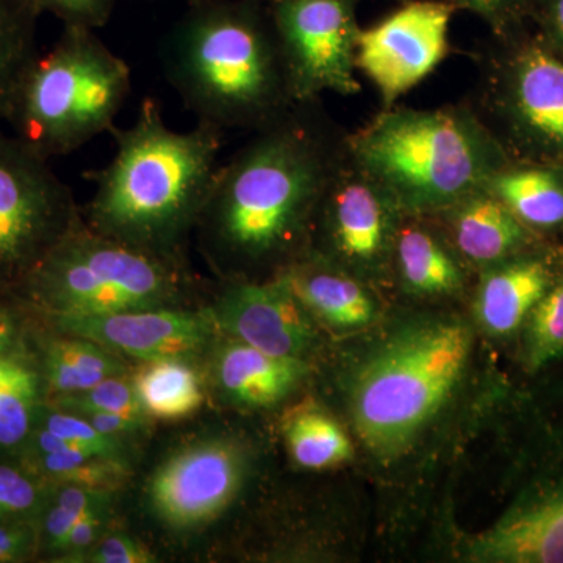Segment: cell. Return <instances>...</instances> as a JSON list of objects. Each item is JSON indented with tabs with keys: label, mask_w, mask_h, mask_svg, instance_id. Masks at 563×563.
Here are the masks:
<instances>
[{
	"label": "cell",
	"mask_w": 563,
	"mask_h": 563,
	"mask_svg": "<svg viewBox=\"0 0 563 563\" xmlns=\"http://www.w3.org/2000/svg\"><path fill=\"white\" fill-rule=\"evenodd\" d=\"M346 133L301 102L220 163L196 240L222 282L266 280L301 261Z\"/></svg>",
	"instance_id": "6da1fadb"
},
{
	"label": "cell",
	"mask_w": 563,
	"mask_h": 563,
	"mask_svg": "<svg viewBox=\"0 0 563 563\" xmlns=\"http://www.w3.org/2000/svg\"><path fill=\"white\" fill-rule=\"evenodd\" d=\"M114 155L90 174L95 195L81 209L92 231L165 257H185L220 168L224 132L198 122L169 128L154 98L128 128L114 125Z\"/></svg>",
	"instance_id": "7a4b0ae2"
},
{
	"label": "cell",
	"mask_w": 563,
	"mask_h": 563,
	"mask_svg": "<svg viewBox=\"0 0 563 563\" xmlns=\"http://www.w3.org/2000/svg\"><path fill=\"white\" fill-rule=\"evenodd\" d=\"M162 62L184 106L221 132L258 131L296 106L265 0H188Z\"/></svg>",
	"instance_id": "3957f363"
},
{
	"label": "cell",
	"mask_w": 563,
	"mask_h": 563,
	"mask_svg": "<svg viewBox=\"0 0 563 563\" xmlns=\"http://www.w3.org/2000/svg\"><path fill=\"white\" fill-rule=\"evenodd\" d=\"M346 150L404 214L439 213L510 161L472 103L380 110Z\"/></svg>",
	"instance_id": "277c9868"
},
{
	"label": "cell",
	"mask_w": 563,
	"mask_h": 563,
	"mask_svg": "<svg viewBox=\"0 0 563 563\" xmlns=\"http://www.w3.org/2000/svg\"><path fill=\"white\" fill-rule=\"evenodd\" d=\"M202 282L187 258L165 257L80 221L52 247L13 298L40 322L195 307Z\"/></svg>",
	"instance_id": "5b68a950"
},
{
	"label": "cell",
	"mask_w": 563,
	"mask_h": 563,
	"mask_svg": "<svg viewBox=\"0 0 563 563\" xmlns=\"http://www.w3.org/2000/svg\"><path fill=\"white\" fill-rule=\"evenodd\" d=\"M131 90V68L96 31L63 27L21 74L3 122L51 162L110 133Z\"/></svg>",
	"instance_id": "8992f818"
},
{
	"label": "cell",
	"mask_w": 563,
	"mask_h": 563,
	"mask_svg": "<svg viewBox=\"0 0 563 563\" xmlns=\"http://www.w3.org/2000/svg\"><path fill=\"white\" fill-rule=\"evenodd\" d=\"M472 333L461 321L422 320L393 333L355 376L351 415L373 455L409 451L451 398L468 363Z\"/></svg>",
	"instance_id": "52a82bcc"
},
{
	"label": "cell",
	"mask_w": 563,
	"mask_h": 563,
	"mask_svg": "<svg viewBox=\"0 0 563 563\" xmlns=\"http://www.w3.org/2000/svg\"><path fill=\"white\" fill-rule=\"evenodd\" d=\"M472 103L512 161L563 166V60L532 29L481 52Z\"/></svg>",
	"instance_id": "ba28073f"
},
{
	"label": "cell",
	"mask_w": 563,
	"mask_h": 563,
	"mask_svg": "<svg viewBox=\"0 0 563 563\" xmlns=\"http://www.w3.org/2000/svg\"><path fill=\"white\" fill-rule=\"evenodd\" d=\"M80 218L49 161L0 131V296L13 298Z\"/></svg>",
	"instance_id": "9c48e42d"
},
{
	"label": "cell",
	"mask_w": 563,
	"mask_h": 563,
	"mask_svg": "<svg viewBox=\"0 0 563 563\" xmlns=\"http://www.w3.org/2000/svg\"><path fill=\"white\" fill-rule=\"evenodd\" d=\"M250 470V451L232 433L192 437L165 455L147 477L144 506L169 536H199L229 512Z\"/></svg>",
	"instance_id": "30bf717a"
},
{
	"label": "cell",
	"mask_w": 563,
	"mask_h": 563,
	"mask_svg": "<svg viewBox=\"0 0 563 563\" xmlns=\"http://www.w3.org/2000/svg\"><path fill=\"white\" fill-rule=\"evenodd\" d=\"M404 213L344 151L333 172L310 232L307 254L365 282L391 266L396 232Z\"/></svg>",
	"instance_id": "8fae6325"
},
{
	"label": "cell",
	"mask_w": 563,
	"mask_h": 563,
	"mask_svg": "<svg viewBox=\"0 0 563 563\" xmlns=\"http://www.w3.org/2000/svg\"><path fill=\"white\" fill-rule=\"evenodd\" d=\"M279 38L292 99L350 98L357 80V0H265Z\"/></svg>",
	"instance_id": "7c38bea8"
},
{
	"label": "cell",
	"mask_w": 563,
	"mask_h": 563,
	"mask_svg": "<svg viewBox=\"0 0 563 563\" xmlns=\"http://www.w3.org/2000/svg\"><path fill=\"white\" fill-rule=\"evenodd\" d=\"M368 29H361L355 63L377 91L380 110L396 102L439 68L450 52L454 5L444 0H404Z\"/></svg>",
	"instance_id": "4fadbf2b"
},
{
	"label": "cell",
	"mask_w": 563,
	"mask_h": 563,
	"mask_svg": "<svg viewBox=\"0 0 563 563\" xmlns=\"http://www.w3.org/2000/svg\"><path fill=\"white\" fill-rule=\"evenodd\" d=\"M542 457L509 509L466 544L488 563H563V418L548 426Z\"/></svg>",
	"instance_id": "5bb4252c"
},
{
	"label": "cell",
	"mask_w": 563,
	"mask_h": 563,
	"mask_svg": "<svg viewBox=\"0 0 563 563\" xmlns=\"http://www.w3.org/2000/svg\"><path fill=\"white\" fill-rule=\"evenodd\" d=\"M44 325L52 333L92 340L122 358L140 363L187 361L199 365L221 336L207 306L60 318Z\"/></svg>",
	"instance_id": "9a60e30c"
},
{
	"label": "cell",
	"mask_w": 563,
	"mask_h": 563,
	"mask_svg": "<svg viewBox=\"0 0 563 563\" xmlns=\"http://www.w3.org/2000/svg\"><path fill=\"white\" fill-rule=\"evenodd\" d=\"M221 335L277 357L301 358L317 344L314 317L282 274L266 280H231L207 306Z\"/></svg>",
	"instance_id": "2e32d148"
},
{
	"label": "cell",
	"mask_w": 563,
	"mask_h": 563,
	"mask_svg": "<svg viewBox=\"0 0 563 563\" xmlns=\"http://www.w3.org/2000/svg\"><path fill=\"white\" fill-rule=\"evenodd\" d=\"M563 266V246L540 243L479 272L476 310L481 328L495 339H517L525 321Z\"/></svg>",
	"instance_id": "e0dca14e"
},
{
	"label": "cell",
	"mask_w": 563,
	"mask_h": 563,
	"mask_svg": "<svg viewBox=\"0 0 563 563\" xmlns=\"http://www.w3.org/2000/svg\"><path fill=\"white\" fill-rule=\"evenodd\" d=\"M209 380L222 402L239 409L277 406L310 373L301 358L277 357L221 335L209 354Z\"/></svg>",
	"instance_id": "ac0fdd59"
},
{
	"label": "cell",
	"mask_w": 563,
	"mask_h": 563,
	"mask_svg": "<svg viewBox=\"0 0 563 563\" xmlns=\"http://www.w3.org/2000/svg\"><path fill=\"white\" fill-rule=\"evenodd\" d=\"M432 217L463 262L479 272L543 243L485 187Z\"/></svg>",
	"instance_id": "d6986e66"
},
{
	"label": "cell",
	"mask_w": 563,
	"mask_h": 563,
	"mask_svg": "<svg viewBox=\"0 0 563 563\" xmlns=\"http://www.w3.org/2000/svg\"><path fill=\"white\" fill-rule=\"evenodd\" d=\"M465 265L429 214H404L391 258L404 290L417 296H453L465 287Z\"/></svg>",
	"instance_id": "ffe728a7"
},
{
	"label": "cell",
	"mask_w": 563,
	"mask_h": 563,
	"mask_svg": "<svg viewBox=\"0 0 563 563\" xmlns=\"http://www.w3.org/2000/svg\"><path fill=\"white\" fill-rule=\"evenodd\" d=\"M484 187L533 235L563 246V166L510 158Z\"/></svg>",
	"instance_id": "44dd1931"
},
{
	"label": "cell",
	"mask_w": 563,
	"mask_h": 563,
	"mask_svg": "<svg viewBox=\"0 0 563 563\" xmlns=\"http://www.w3.org/2000/svg\"><path fill=\"white\" fill-rule=\"evenodd\" d=\"M279 274L307 310L331 328H365L379 312L366 282L320 258L303 255Z\"/></svg>",
	"instance_id": "7402d4cb"
},
{
	"label": "cell",
	"mask_w": 563,
	"mask_h": 563,
	"mask_svg": "<svg viewBox=\"0 0 563 563\" xmlns=\"http://www.w3.org/2000/svg\"><path fill=\"white\" fill-rule=\"evenodd\" d=\"M35 368L44 399L88 390L109 377L132 373L121 355L81 336L52 333L36 342Z\"/></svg>",
	"instance_id": "603a6c76"
},
{
	"label": "cell",
	"mask_w": 563,
	"mask_h": 563,
	"mask_svg": "<svg viewBox=\"0 0 563 563\" xmlns=\"http://www.w3.org/2000/svg\"><path fill=\"white\" fill-rule=\"evenodd\" d=\"M131 376L152 421L184 420L198 412L206 402L207 383L198 363L144 362Z\"/></svg>",
	"instance_id": "cb8c5ba5"
},
{
	"label": "cell",
	"mask_w": 563,
	"mask_h": 563,
	"mask_svg": "<svg viewBox=\"0 0 563 563\" xmlns=\"http://www.w3.org/2000/svg\"><path fill=\"white\" fill-rule=\"evenodd\" d=\"M18 459L49 485H79L96 490L118 492L132 474V463L65 450L57 453L27 454Z\"/></svg>",
	"instance_id": "d4e9b609"
},
{
	"label": "cell",
	"mask_w": 563,
	"mask_h": 563,
	"mask_svg": "<svg viewBox=\"0 0 563 563\" xmlns=\"http://www.w3.org/2000/svg\"><path fill=\"white\" fill-rule=\"evenodd\" d=\"M525 373L539 377L563 363V266L518 335Z\"/></svg>",
	"instance_id": "484cf974"
},
{
	"label": "cell",
	"mask_w": 563,
	"mask_h": 563,
	"mask_svg": "<svg viewBox=\"0 0 563 563\" xmlns=\"http://www.w3.org/2000/svg\"><path fill=\"white\" fill-rule=\"evenodd\" d=\"M292 461L307 470H325L350 461L352 444L342 426L318 409L299 410L285 424Z\"/></svg>",
	"instance_id": "4316f807"
},
{
	"label": "cell",
	"mask_w": 563,
	"mask_h": 563,
	"mask_svg": "<svg viewBox=\"0 0 563 563\" xmlns=\"http://www.w3.org/2000/svg\"><path fill=\"white\" fill-rule=\"evenodd\" d=\"M43 384L32 363L14 362L0 385V455L14 457L35 428Z\"/></svg>",
	"instance_id": "83f0119b"
},
{
	"label": "cell",
	"mask_w": 563,
	"mask_h": 563,
	"mask_svg": "<svg viewBox=\"0 0 563 563\" xmlns=\"http://www.w3.org/2000/svg\"><path fill=\"white\" fill-rule=\"evenodd\" d=\"M41 14L29 0H0V122L14 87L36 52Z\"/></svg>",
	"instance_id": "f1b7e54d"
},
{
	"label": "cell",
	"mask_w": 563,
	"mask_h": 563,
	"mask_svg": "<svg viewBox=\"0 0 563 563\" xmlns=\"http://www.w3.org/2000/svg\"><path fill=\"white\" fill-rule=\"evenodd\" d=\"M49 406L66 412H109L121 415L141 424L151 426L150 415L144 410L139 393L133 385L131 373L109 377L88 390L73 395L44 399Z\"/></svg>",
	"instance_id": "f546056e"
},
{
	"label": "cell",
	"mask_w": 563,
	"mask_h": 563,
	"mask_svg": "<svg viewBox=\"0 0 563 563\" xmlns=\"http://www.w3.org/2000/svg\"><path fill=\"white\" fill-rule=\"evenodd\" d=\"M35 428L46 429L80 453L131 462V444L98 431L80 415L52 407L44 399L36 412Z\"/></svg>",
	"instance_id": "4dcf8cb0"
},
{
	"label": "cell",
	"mask_w": 563,
	"mask_h": 563,
	"mask_svg": "<svg viewBox=\"0 0 563 563\" xmlns=\"http://www.w3.org/2000/svg\"><path fill=\"white\" fill-rule=\"evenodd\" d=\"M49 493L51 485L18 459H0V521L38 520Z\"/></svg>",
	"instance_id": "1f68e13d"
},
{
	"label": "cell",
	"mask_w": 563,
	"mask_h": 563,
	"mask_svg": "<svg viewBox=\"0 0 563 563\" xmlns=\"http://www.w3.org/2000/svg\"><path fill=\"white\" fill-rule=\"evenodd\" d=\"M35 314L14 298L0 296V361L32 363L36 342L33 333Z\"/></svg>",
	"instance_id": "d6a6232c"
},
{
	"label": "cell",
	"mask_w": 563,
	"mask_h": 563,
	"mask_svg": "<svg viewBox=\"0 0 563 563\" xmlns=\"http://www.w3.org/2000/svg\"><path fill=\"white\" fill-rule=\"evenodd\" d=\"M457 10L472 11L496 38L531 29L536 0H444Z\"/></svg>",
	"instance_id": "836d02e7"
},
{
	"label": "cell",
	"mask_w": 563,
	"mask_h": 563,
	"mask_svg": "<svg viewBox=\"0 0 563 563\" xmlns=\"http://www.w3.org/2000/svg\"><path fill=\"white\" fill-rule=\"evenodd\" d=\"M40 14L49 13L63 27L98 31L110 21L117 0H29Z\"/></svg>",
	"instance_id": "e575fe53"
},
{
	"label": "cell",
	"mask_w": 563,
	"mask_h": 563,
	"mask_svg": "<svg viewBox=\"0 0 563 563\" xmlns=\"http://www.w3.org/2000/svg\"><path fill=\"white\" fill-rule=\"evenodd\" d=\"M84 562L152 563L157 562V555L132 533L118 531L110 526L109 531L85 554Z\"/></svg>",
	"instance_id": "d590c367"
},
{
	"label": "cell",
	"mask_w": 563,
	"mask_h": 563,
	"mask_svg": "<svg viewBox=\"0 0 563 563\" xmlns=\"http://www.w3.org/2000/svg\"><path fill=\"white\" fill-rule=\"evenodd\" d=\"M38 555V520L0 521V563L27 562Z\"/></svg>",
	"instance_id": "8d00e7d4"
},
{
	"label": "cell",
	"mask_w": 563,
	"mask_h": 563,
	"mask_svg": "<svg viewBox=\"0 0 563 563\" xmlns=\"http://www.w3.org/2000/svg\"><path fill=\"white\" fill-rule=\"evenodd\" d=\"M532 32L554 51L563 47V0H536Z\"/></svg>",
	"instance_id": "74e56055"
},
{
	"label": "cell",
	"mask_w": 563,
	"mask_h": 563,
	"mask_svg": "<svg viewBox=\"0 0 563 563\" xmlns=\"http://www.w3.org/2000/svg\"><path fill=\"white\" fill-rule=\"evenodd\" d=\"M13 361H0V385L5 380L7 374H9Z\"/></svg>",
	"instance_id": "f35d334b"
},
{
	"label": "cell",
	"mask_w": 563,
	"mask_h": 563,
	"mask_svg": "<svg viewBox=\"0 0 563 563\" xmlns=\"http://www.w3.org/2000/svg\"><path fill=\"white\" fill-rule=\"evenodd\" d=\"M555 52H558V54L561 55L562 60H563V47H562V49H559V51H555Z\"/></svg>",
	"instance_id": "ab89813d"
},
{
	"label": "cell",
	"mask_w": 563,
	"mask_h": 563,
	"mask_svg": "<svg viewBox=\"0 0 563 563\" xmlns=\"http://www.w3.org/2000/svg\"><path fill=\"white\" fill-rule=\"evenodd\" d=\"M357 2H358V0H357ZM401 2H404V0H401Z\"/></svg>",
	"instance_id": "60d3db41"
}]
</instances>
